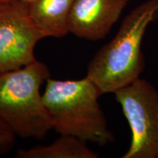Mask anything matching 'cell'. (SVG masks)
Returning <instances> with one entry per match:
<instances>
[{"label": "cell", "mask_w": 158, "mask_h": 158, "mask_svg": "<svg viewBox=\"0 0 158 158\" xmlns=\"http://www.w3.org/2000/svg\"><path fill=\"white\" fill-rule=\"evenodd\" d=\"M15 141V135L6 124L0 120V155L10 151Z\"/></svg>", "instance_id": "9"}, {"label": "cell", "mask_w": 158, "mask_h": 158, "mask_svg": "<svg viewBox=\"0 0 158 158\" xmlns=\"http://www.w3.org/2000/svg\"><path fill=\"white\" fill-rule=\"evenodd\" d=\"M101 95L87 76L68 81L49 78L43 98L53 129L60 135L75 136L100 146L114 142L115 138L98 101Z\"/></svg>", "instance_id": "2"}, {"label": "cell", "mask_w": 158, "mask_h": 158, "mask_svg": "<svg viewBox=\"0 0 158 158\" xmlns=\"http://www.w3.org/2000/svg\"><path fill=\"white\" fill-rule=\"evenodd\" d=\"M130 0H74L68 31L88 40L104 39L117 22Z\"/></svg>", "instance_id": "6"}, {"label": "cell", "mask_w": 158, "mask_h": 158, "mask_svg": "<svg viewBox=\"0 0 158 158\" xmlns=\"http://www.w3.org/2000/svg\"><path fill=\"white\" fill-rule=\"evenodd\" d=\"M13 1V0H0V5H3V4L10 2Z\"/></svg>", "instance_id": "11"}, {"label": "cell", "mask_w": 158, "mask_h": 158, "mask_svg": "<svg viewBox=\"0 0 158 158\" xmlns=\"http://www.w3.org/2000/svg\"><path fill=\"white\" fill-rule=\"evenodd\" d=\"M114 94L132 134L122 158H158V91L139 78Z\"/></svg>", "instance_id": "4"}, {"label": "cell", "mask_w": 158, "mask_h": 158, "mask_svg": "<svg viewBox=\"0 0 158 158\" xmlns=\"http://www.w3.org/2000/svg\"><path fill=\"white\" fill-rule=\"evenodd\" d=\"M74 0H35L29 14L44 38H61L69 33L68 19Z\"/></svg>", "instance_id": "7"}, {"label": "cell", "mask_w": 158, "mask_h": 158, "mask_svg": "<svg viewBox=\"0 0 158 158\" xmlns=\"http://www.w3.org/2000/svg\"><path fill=\"white\" fill-rule=\"evenodd\" d=\"M98 154L88 147L86 142L69 135L60 137L47 146L19 149L16 158H98Z\"/></svg>", "instance_id": "8"}, {"label": "cell", "mask_w": 158, "mask_h": 158, "mask_svg": "<svg viewBox=\"0 0 158 158\" xmlns=\"http://www.w3.org/2000/svg\"><path fill=\"white\" fill-rule=\"evenodd\" d=\"M158 20V0H146L126 15L113 39L96 53L87 75L102 95L114 93L140 78L146 66L142 43Z\"/></svg>", "instance_id": "1"}, {"label": "cell", "mask_w": 158, "mask_h": 158, "mask_svg": "<svg viewBox=\"0 0 158 158\" xmlns=\"http://www.w3.org/2000/svg\"><path fill=\"white\" fill-rule=\"evenodd\" d=\"M49 78L48 67L37 60L0 73V120L15 135L41 140L53 129L40 92Z\"/></svg>", "instance_id": "3"}, {"label": "cell", "mask_w": 158, "mask_h": 158, "mask_svg": "<svg viewBox=\"0 0 158 158\" xmlns=\"http://www.w3.org/2000/svg\"><path fill=\"white\" fill-rule=\"evenodd\" d=\"M20 1L23 2L27 4V5H29V4L32 3L33 2H35V0H20Z\"/></svg>", "instance_id": "10"}, {"label": "cell", "mask_w": 158, "mask_h": 158, "mask_svg": "<svg viewBox=\"0 0 158 158\" xmlns=\"http://www.w3.org/2000/svg\"><path fill=\"white\" fill-rule=\"evenodd\" d=\"M43 38L29 16L27 4L13 0L0 5V73L36 61L35 45Z\"/></svg>", "instance_id": "5"}]
</instances>
